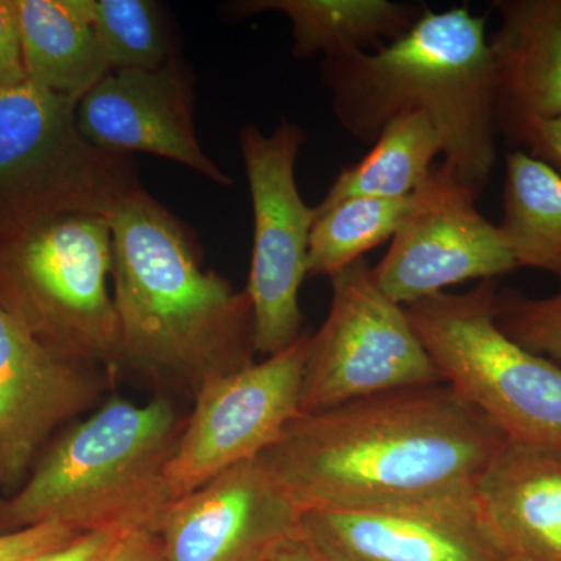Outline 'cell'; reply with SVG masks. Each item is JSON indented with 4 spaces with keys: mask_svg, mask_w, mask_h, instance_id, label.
<instances>
[{
    "mask_svg": "<svg viewBox=\"0 0 561 561\" xmlns=\"http://www.w3.org/2000/svg\"><path fill=\"white\" fill-rule=\"evenodd\" d=\"M507 443L434 383L300 413L261 457L305 513L393 511L474 496Z\"/></svg>",
    "mask_w": 561,
    "mask_h": 561,
    "instance_id": "obj_1",
    "label": "cell"
},
{
    "mask_svg": "<svg viewBox=\"0 0 561 561\" xmlns=\"http://www.w3.org/2000/svg\"><path fill=\"white\" fill-rule=\"evenodd\" d=\"M119 364L194 400L206 383L254 364L247 291L202 265L190 228L139 186L111 216Z\"/></svg>",
    "mask_w": 561,
    "mask_h": 561,
    "instance_id": "obj_2",
    "label": "cell"
},
{
    "mask_svg": "<svg viewBox=\"0 0 561 561\" xmlns=\"http://www.w3.org/2000/svg\"><path fill=\"white\" fill-rule=\"evenodd\" d=\"M321 73L335 119L350 136L373 144L400 114H426L440 135L443 162L482 197L500 138L486 16L467 5L426 7L401 38L324 58Z\"/></svg>",
    "mask_w": 561,
    "mask_h": 561,
    "instance_id": "obj_3",
    "label": "cell"
},
{
    "mask_svg": "<svg viewBox=\"0 0 561 561\" xmlns=\"http://www.w3.org/2000/svg\"><path fill=\"white\" fill-rule=\"evenodd\" d=\"M186 416L171 397L146 404L111 397L69 424L41 453L0 507V534L44 523L80 534L157 531L173 501L168 470Z\"/></svg>",
    "mask_w": 561,
    "mask_h": 561,
    "instance_id": "obj_4",
    "label": "cell"
},
{
    "mask_svg": "<svg viewBox=\"0 0 561 561\" xmlns=\"http://www.w3.org/2000/svg\"><path fill=\"white\" fill-rule=\"evenodd\" d=\"M111 271V217L28 221L0 234V308L50 350L114 373L121 334Z\"/></svg>",
    "mask_w": 561,
    "mask_h": 561,
    "instance_id": "obj_5",
    "label": "cell"
},
{
    "mask_svg": "<svg viewBox=\"0 0 561 561\" xmlns=\"http://www.w3.org/2000/svg\"><path fill=\"white\" fill-rule=\"evenodd\" d=\"M497 279L405 306L413 331L457 397L515 445L561 453V367L496 323Z\"/></svg>",
    "mask_w": 561,
    "mask_h": 561,
    "instance_id": "obj_6",
    "label": "cell"
},
{
    "mask_svg": "<svg viewBox=\"0 0 561 561\" xmlns=\"http://www.w3.org/2000/svg\"><path fill=\"white\" fill-rule=\"evenodd\" d=\"M77 103L32 81L0 92V234L58 214L111 217L140 186L130 154L81 135Z\"/></svg>",
    "mask_w": 561,
    "mask_h": 561,
    "instance_id": "obj_7",
    "label": "cell"
},
{
    "mask_svg": "<svg viewBox=\"0 0 561 561\" xmlns=\"http://www.w3.org/2000/svg\"><path fill=\"white\" fill-rule=\"evenodd\" d=\"M327 320L309 337L301 413L330 411L386 391L445 383L404 306L376 284L365 257L331 276Z\"/></svg>",
    "mask_w": 561,
    "mask_h": 561,
    "instance_id": "obj_8",
    "label": "cell"
},
{
    "mask_svg": "<svg viewBox=\"0 0 561 561\" xmlns=\"http://www.w3.org/2000/svg\"><path fill=\"white\" fill-rule=\"evenodd\" d=\"M305 142V131L286 119L271 135L254 125L239 131L254 217L245 291L253 306L256 351L265 357L289 348L302 335L300 290L317 217L295 179Z\"/></svg>",
    "mask_w": 561,
    "mask_h": 561,
    "instance_id": "obj_9",
    "label": "cell"
},
{
    "mask_svg": "<svg viewBox=\"0 0 561 561\" xmlns=\"http://www.w3.org/2000/svg\"><path fill=\"white\" fill-rule=\"evenodd\" d=\"M309 337L195 394L168 470L173 500L221 472L257 459L301 413Z\"/></svg>",
    "mask_w": 561,
    "mask_h": 561,
    "instance_id": "obj_10",
    "label": "cell"
},
{
    "mask_svg": "<svg viewBox=\"0 0 561 561\" xmlns=\"http://www.w3.org/2000/svg\"><path fill=\"white\" fill-rule=\"evenodd\" d=\"M478 195L438 162L411 197V206L373 276L400 306L426 300L471 279L518 271L500 225L478 208Z\"/></svg>",
    "mask_w": 561,
    "mask_h": 561,
    "instance_id": "obj_11",
    "label": "cell"
},
{
    "mask_svg": "<svg viewBox=\"0 0 561 561\" xmlns=\"http://www.w3.org/2000/svg\"><path fill=\"white\" fill-rule=\"evenodd\" d=\"M113 371L62 356L0 308V482L20 489L55 434L99 408Z\"/></svg>",
    "mask_w": 561,
    "mask_h": 561,
    "instance_id": "obj_12",
    "label": "cell"
},
{
    "mask_svg": "<svg viewBox=\"0 0 561 561\" xmlns=\"http://www.w3.org/2000/svg\"><path fill=\"white\" fill-rule=\"evenodd\" d=\"M305 512L262 457L176 497L157 527L165 561H272Z\"/></svg>",
    "mask_w": 561,
    "mask_h": 561,
    "instance_id": "obj_13",
    "label": "cell"
},
{
    "mask_svg": "<svg viewBox=\"0 0 561 561\" xmlns=\"http://www.w3.org/2000/svg\"><path fill=\"white\" fill-rule=\"evenodd\" d=\"M76 116L81 135L103 150L168 158L220 186L232 183L198 142L194 83L179 58L160 69L110 72L80 99Z\"/></svg>",
    "mask_w": 561,
    "mask_h": 561,
    "instance_id": "obj_14",
    "label": "cell"
},
{
    "mask_svg": "<svg viewBox=\"0 0 561 561\" xmlns=\"http://www.w3.org/2000/svg\"><path fill=\"white\" fill-rule=\"evenodd\" d=\"M301 530L330 561H507L474 496L393 511L306 512Z\"/></svg>",
    "mask_w": 561,
    "mask_h": 561,
    "instance_id": "obj_15",
    "label": "cell"
},
{
    "mask_svg": "<svg viewBox=\"0 0 561 561\" xmlns=\"http://www.w3.org/2000/svg\"><path fill=\"white\" fill-rule=\"evenodd\" d=\"M491 36L497 133L519 146L537 122L561 117V0H494Z\"/></svg>",
    "mask_w": 561,
    "mask_h": 561,
    "instance_id": "obj_16",
    "label": "cell"
},
{
    "mask_svg": "<svg viewBox=\"0 0 561 561\" xmlns=\"http://www.w3.org/2000/svg\"><path fill=\"white\" fill-rule=\"evenodd\" d=\"M476 504L507 561H561V453L507 443Z\"/></svg>",
    "mask_w": 561,
    "mask_h": 561,
    "instance_id": "obj_17",
    "label": "cell"
},
{
    "mask_svg": "<svg viewBox=\"0 0 561 561\" xmlns=\"http://www.w3.org/2000/svg\"><path fill=\"white\" fill-rule=\"evenodd\" d=\"M27 79L79 102L108 76L90 0H16Z\"/></svg>",
    "mask_w": 561,
    "mask_h": 561,
    "instance_id": "obj_18",
    "label": "cell"
},
{
    "mask_svg": "<svg viewBox=\"0 0 561 561\" xmlns=\"http://www.w3.org/2000/svg\"><path fill=\"white\" fill-rule=\"evenodd\" d=\"M242 14L278 11L291 24L295 58L378 50L401 38L426 5L391 0H247Z\"/></svg>",
    "mask_w": 561,
    "mask_h": 561,
    "instance_id": "obj_19",
    "label": "cell"
},
{
    "mask_svg": "<svg viewBox=\"0 0 561 561\" xmlns=\"http://www.w3.org/2000/svg\"><path fill=\"white\" fill-rule=\"evenodd\" d=\"M500 230L519 268L561 279V175L524 150L505 157Z\"/></svg>",
    "mask_w": 561,
    "mask_h": 561,
    "instance_id": "obj_20",
    "label": "cell"
},
{
    "mask_svg": "<svg viewBox=\"0 0 561 561\" xmlns=\"http://www.w3.org/2000/svg\"><path fill=\"white\" fill-rule=\"evenodd\" d=\"M443 154L437 128L426 114L409 111L391 119L356 164L343 169L317 208L350 198L409 197Z\"/></svg>",
    "mask_w": 561,
    "mask_h": 561,
    "instance_id": "obj_21",
    "label": "cell"
},
{
    "mask_svg": "<svg viewBox=\"0 0 561 561\" xmlns=\"http://www.w3.org/2000/svg\"><path fill=\"white\" fill-rule=\"evenodd\" d=\"M411 197L350 198L317 208L308 253V275L331 276L391 241L401 227Z\"/></svg>",
    "mask_w": 561,
    "mask_h": 561,
    "instance_id": "obj_22",
    "label": "cell"
},
{
    "mask_svg": "<svg viewBox=\"0 0 561 561\" xmlns=\"http://www.w3.org/2000/svg\"><path fill=\"white\" fill-rule=\"evenodd\" d=\"M110 72L160 69L175 60L172 33L160 3L151 0H90Z\"/></svg>",
    "mask_w": 561,
    "mask_h": 561,
    "instance_id": "obj_23",
    "label": "cell"
},
{
    "mask_svg": "<svg viewBox=\"0 0 561 561\" xmlns=\"http://www.w3.org/2000/svg\"><path fill=\"white\" fill-rule=\"evenodd\" d=\"M496 323L512 341L561 367V279L560 289L549 297L497 291Z\"/></svg>",
    "mask_w": 561,
    "mask_h": 561,
    "instance_id": "obj_24",
    "label": "cell"
},
{
    "mask_svg": "<svg viewBox=\"0 0 561 561\" xmlns=\"http://www.w3.org/2000/svg\"><path fill=\"white\" fill-rule=\"evenodd\" d=\"M80 531L61 523H44L0 534V561H22L79 537Z\"/></svg>",
    "mask_w": 561,
    "mask_h": 561,
    "instance_id": "obj_25",
    "label": "cell"
},
{
    "mask_svg": "<svg viewBox=\"0 0 561 561\" xmlns=\"http://www.w3.org/2000/svg\"><path fill=\"white\" fill-rule=\"evenodd\" d=\"M25 81L28 79L16 0H0V92L21 87Z\"/></svg>",
    "mask_w": 561,
    "mask_h": 561,
    "instance_id": "obj_26",
    "label": "cell"
},
{
    "mask_svg": "<svg viewBox=\"0 0 561 561\" xmlns=\"http://www.w3.org/2000/svg\"><path fill=\"white\" fill-rule=\"evenodd\" d=\"M127 534H130V530L88 531V534H80L66 545L36 553L31 559L22 561H101Z\"/></svg>",
    "mask_w": 561,
    "mask_h": 561,
    "instance_id": "obj_27",
    "label": "cell"
},
{
    "mask_svg": "<svg viewBox=\"0 0 561 561\" xmlns=\"http://www.w3.org/2000/svg\"><path fill=\"white\" fill-rule=\"evenodd\" d=\"M519 147L561 175V117L531 124Z\"/></svg>",
    "mask_w": 561,
    "mask_h": 561,
    "instance_id": "obj_28",
    "label": "cell"
},
{
    "mask_svg": "<svg viewBox=\"0 0 561 561\" xmlns=\"http://www.w3.org/2000/svg\"><path fill=\"white\" fill-rule=\"evenodd\" d=\"M101 561H165L160 537L153 530H135L124 538Z\"/></svg>",
    "mask_w": 561,
    "mask_h": 561,
    "instance_id": "obj_29",
    "label": "cell"
},
{
    "mask_svg": "<svg viewBox=\"0 0 561 561\" xmlns=\"http://www.w3.org/2000/svg\"><path fill=\"white\" fill-rule=\"evenodd\" d=\"M272 561H330L327 557L321 556L319 551L311 545V542L306 541L305 538L301 537L295 538L290 542H287L283 549L275 557H273Z\"/></svg>",
    "mask_w": 561,
    "mask_h": 561,
    "instance_id": "obj_30",
    "label": "cell"
},
{
    "mask_svg": "<svg viewBox=\"0 0 561 561\" xmlns=\"http://www.w3.org/2000/svg\"><path fill=\"white\" fill-rule=\"evenodd\" d=\"M3 486H2V482H0V507H2V504H3V501H5V496H3Z\"/></svg>",
    "mask_w": 561,
    "mask_h": 561,
    "instance_id": "obj_31",
    "label": "cell"
}]
</instances>
